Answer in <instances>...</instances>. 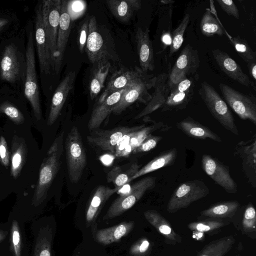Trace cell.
Masks as SVG:
<instances>
[{
    "label": "cell",
    "mask_w": 256,
    "mask_h": 256,
    "mask_svg": "<svg viewBox=\"0 0 256 256\" xmlns=\"http://www.w3.org/2000/svg\"><path fill=\"white\" fill-rule=\"evenodd\" d=\"M26 100L24 92L8 85L0 87V114L6 116L16 124H22L25 116L22 106Z\"/></svg>",
    "instance_id": "14"
},
{
    "label": "cell",
    "mask_w": 256,
    "mask_h": 256,
    "mask_svg": "<svg viewBox=\"0 0 256 256\" xmlns=\"http://www.w3.org/2000/svg\"><path fill=\"white\" fill-rule=\"evenodd\" d=\"M62 2V0H42L43 22L51 54L52 68L56 52Z\"/></svg>",
    "instance_id": "12"
},
{
    "label": "cell",
    "mask_w": 256,
    "mask_h": 256,
    "mask_svg": "<svg viewBox=\"0 0 256 256\" xmlns=\"http://www.w3.org/2000/svg\"><path fill=\"white\" fill-rule=\"evenodd\" d=\"M256 142L250 140L248 142H240L237 145L234 154H239L242 160L244 170L249 182L255 186L256 173Z\"/></svg>",
    "instance_id": "28"
},
{
    "label": "cell",
    "mask_w": 256,
    "mask_h": 256,
    "mask_svg": "<svg viewBox=\"0 0 256 256\" xmlns=\"http://www.w3.org/2000/svg\"><path fill=\"white\" fill-rule=\"evenodd\" d=\"M76 77L74 71H71L66 74L57 86L53 94L47 124L52 126L59 116L68 94L72 88Z\"/></svg>",
    "instance_id": "21"
},
{
    "label": "cell",
    "mask_w": 256,
    "mask_h": 256,
    "mask_svg": "<svg viewBox=\"0 0 256 256\" xmlns=\"http://www.w3.org/2000/svg\"><path fill=\"white\" fill-rule=\"evenodd\" d=\"M212 54L219 68L228 77L246 86H252V82L248 76L227 53L219 49H215L212 50Z\"/></svg>",
    "instance_id": "25"
},
{
    "label": "cell",
    "mask_w": 256,
    "mask_h": 256,
    "mask_svg": "<svg viewBox=\"0 0 256 256\" xmlns=\"http://www.w3.org/2000/svg\"><path fill=\"white\" fill-rule=\"evenodd\" d=\"M86 50L90 61L93 64L108 60L104 40L98 30L94 16L90 18Z\"/></svg>",
    "instance_id": "24"
},
{
    "label": "cell",
    "mask_w": 256,
    "mask_h": 256,
    "mask_svg": "<svg viewBox=\"0 0 256 256\" xmlns=\"http://www.w3.org/2000/svg\"><path fill=\"white\" fill-rule=\"evenodd\" d=\"M190 20V16L186 14L179 25L173 31L171 36V42L170 44V56H172L177 52L181 47L184 42V35Z\"/></svg>",
    "instance_id": "42"
},
{
    "label": "cell",
    "mask_w": 256,
    "mask_h": 256,
    "mask_svg": "<svg viewBox=\"0 0 256 256\" xmlns=\"http://www.w3.org/2000/svg\"><path fill=\"white\" fill-rule=\"evenodd\" d=\"M240 206L236 200L223 202L212 205L202 211L200 214L211 218H220L232 217Z\"/></svg>",
    "instance_id": "37"
},
{
    "label": "cell",
    "mask_w": 256,
    "mask_h": 256,
    "mask_svg": "<svg viewBox=\"0 0 256 256\" xmlns=\"http://www.w3.org/2000/svg\"><path fill=\"white\" fill-rule=\"evenodd\" d=\"M73 4H71V8L72 11L73 12H81L83 9V4L82 3V2L80 1H76V2H72Z\"/></svg>",
    "instance_id": "54"
},
{
    "label": "cell",
    "mask_w": 256,
    "mask_h": 256,
    "mask_svg": "<svg viewBox=\"0 0 256 256\" xmlns=\"http://www.w3.org/2000/svg\"><path fill=\"white\" fill-rule=\"evenodd\" d=\"M250 74L254 80H256V62L247 64Z\"/></svg>",
    "instance_id": "53"
},
{
    "label": "cell",
    "mask_w": 256,
    "mask_h": 256,
    "mask_svg": "<svg viewBox=\"0 0 256 256\" xmlns=\"http://www.w3.org/2000/svg\"><path fill=\"white\" fill-rule=\"evenodd\" d=\"M168 78L169 74L166 72H162L156 76L153 87L154 92L150 100L145 108L135 116L134 119H139L162 108L170 92Z\"/></svg>",
    "instance_id": "23"
},
{
    "label": "cell",
    "mask_w": 256,
    "mask_h": 256,
    "mask_svg": "<svg viewBox=\"0 0 256 256\" xmlns=\"http://www.w3.org/2000/svg\"><path fill=\"white\" fill-rule=\"evenodd\" d=\"M106 3L113 16L123 22H128L141 6L140 0H109Z\"/></svg>",
    "instance_id": "33"
},
{
    "label": "cell",
    "mask_w": 256,
    "mask_h": 256,
    "mask_svg": "<svg viewBox=\"0 0 256 256\" xmlns=\"http://www.w3.org/2000/svg\"><path fill=\"white\" fill-rule=\"evenodd\" d=\"M226 104L243 120L256 124V100L252 95L242 94L222 83L218 85Z\"/></svg>",
    "instance_id": "9"
},
{
    "label": "cell",
    "mask_w": 256,
    "mask_h": 256,
    "mask_svg": "<svg viewBox=\"0 0 256 256\" xmlns=\"http://www.w3.org/2000/svg\"><path fill=\"white\" fill-rule=\"evenodd\" d=\"M200 60L196 49L186 44L180 52L169 74L170 89L182 80L197 72Z\"/></svg>",
    "instance_id": "13"
},
{
    "label": "cell",
    "mask_w": 256,
    "mask_h": 256,
    "mask_svg": "<svg viewBox=\"0 0 256 256\" xmlns=\"http://www.w3.org/2000/svg\"><path fill=\"white\" fill-rule=\"evenodd\" d=\"M156 178L146 176L133 184L130 191L118 197L112 203L104 216L103 220H108L120 216L132 207L144 195L156 186Z\"/></svg>",
    "instance_id": "7"
},
{
    "label": "cell",
    "mask_w": 256,
    "mask_h": 256,
    "mask_svg": "<svg viewBox=\"0 0 256 256\" xmlns=\"http://www.w3.org/2000/svg\"><path fill=\"white\" fill-rule=\"evenodd\" d=\"M204 233L198 231H194L192 236L198 240H202L204 238Z\"/></svg>",
    "instance_id": "55"
},
{
    "label": "cell",
    "mask_w": 256,
    "mask_h": 256,
    "mask_svg": "<svg viewBox=\"0 0 256 256\" xmlns=\"http://www.w3.org/2000/svg\"><path fill=\"white\" fill-rule=\"evenodd\" d=\"M151 244L145 238H142L135 242L130 248L131 256H148L150 252Z\"/></svg>",
    "instance_id": "46"
},
{
    "label": "cell",
    "mask_w": 256,
    "mask_h": 256,
    "mask_svg": "<svg viewBox=\"0 0 256 256\" xmlns=\"http://www.w3.org/2000/svg\"><path fill=\"white\" fill-rule=\"evenodd\" d=\"M8 239L0 244V256H8Z\"/></svg>",
    "instance_id": "52"
},
{
    "label": "cell",
    "mask_w": 256,
    "mask_h": 256,
    "mask_svg": "<svg viewBox=\"0 0 256 256\" xmlns=\"http://www.w3.org/2000/svg\"><path fill=\"white\" fill-rule=\"evenodd\" d=\"M68 2L66 0H62V2L56 52L52 68L53 74L54 75L58 74L60 72L71 30L72 18L68 10Z\"/></svg>",
    "instance_id": "20"
},
{
    "label": "cell",
    "mask_w": 256,
    "mask_h": 256,
    "mask_svg": "<svg viewBox=\"0 0 256 256\" xmlns=\"http://www.w3.org/2000/svg\"><path fill=\"white\" fill-rule=\"evenodd\" d=\"M162 39L164 44L170 45L171 42V37H170V36L164 35Z\"/></svg>",
    "instance_id": "56"
},
{
    "label": "cell",
    "mask_w": 256,
    "mask_h": 256,
    "mask_svg": "<svg viewBox=\"0 0 256 256\" xmlns=\"http://www.w3.org/2000/svg\"><path fill=\"white\" fill-rule=\"evenodd\" d=\"M117 191L115 188L104 185L96 188L86 211V220L88 226L94 223L104 204Z\"/></svg>",
    "instance_id": "29"
},
{
    "label": "cell",
    "mask_w": 256,
    "mask_h": 256,
    "mask_svg": "<svg viewBox=\"0 0 256 256\" xmlns=\"http://www.w3.org/2000/svg\"><path fill=\"white\" fill-rule=\"evenodd\" d=\"M24 28L26 36V70L23 92L30 104L35 118L40 120L42 118V108L36 68L33 20L29 19Z\"/></svg>",
    "instance_id": "2"
},
{
    "label": "cell",
    "mask_w": 256,
    "mask_h": 256,
    "mask_svg": "<svg viewBox=\"0 0 256 256\" xmlns=\"http://www.w3.org/2000/svg\"><path fill=\"white\" fill-rule=\"evenodd\" d=\"M134 226L132 221L124 222L112 227L98 230L95 232L94 239L104 245L118 242L131 232Z\"/></svg>",
    "instance_id": "31"
},
{
    "label": "cell",
    "mask_w": 256,
    "mask_h": 256,
    "mask_svg": "<svg viewBox=\"0 0 256 256\" xmlns=\"http://www.w3.org/2000/svg\"><path fill=\"white\" fill-rule=\"evenodd\" d=\"M26 70V36L24 28L0 40V85H8L23 92Z\"/></svg>",
    "instance_id": "1"
},
{
    "label": "cell",
    "mask_w": 256,
    "mask_h": 256,
    "mask_svg": "<svg viewBox=\"0 0 256 256\" xmlns=\"http://www.w3.org/2000/svg\"><path fill=\"white\" fill-rule=\"evenodd\" d=\"M136 41L140 69L146 72L152 71L154 68V56L148 30L138 28L136 32Z\"/></svg>",
    "instance_id": "26"
},
{
    "label": "cell",
    "mask_w": 256,
    "mask_h": 256,
    "mask_svg": "<svg viewBox=\"0 0 256 256\" xmlns=\"http://www.w3.org/2000/svg\"><path fill=\"white\" fill-rule=\"evenodd\" d=\"M32 20L34 42L42 84L46 78L54 74L51 54L43 22L42 0L38 1L34 6Z\"/></svg>",
    "instance_id": "6"
},
{
    "label": "cell",
    "mask_w": 256,
    "mask_h": 256,
    "mask_svg": "<svg viewBox=\"0 0 256 256\" xmlns=\"http://www.w3.org/2000/svg\"><path fill=\"white\" fill-rule=\"evenodd\" d=\"M90 83V94L92 100L96 98L104 87V82L108 74L110 64L108 60L96 64Z\"/></svg>",
    "instance_id": "36"
},
{
    "label": "cell",
    "mask_w": 256,
    "mask_h": 256,
    "mask_svg": "<svg viewBox=\"0 0 256 256\" xmlns=\"http://www.w3.org/2000/svg\"><path fill=\"white\" fill-rule=\"evenodd\" d=\"M10 228L8 222L0 223V244L9 238Z\"/></svg>",
    "instance_id": "51"
},
{
    "label": "cell",
    "mask_w": 256,
    "mask_h": 256,
    "mask_svg": "<svg viewBox=\"0 0 256 256\" xmlns=\"http://www.w3.org/2000/svg\"><path fill=\"white\" fill-rule=\"evenodd\" d=\"M20 24L15 12L8 10H0V40L18 32Z\"/></svg>",
    "instance_id": "40"
},
{
    "label": "cell",
    "mask_w": 256,
    "mask_h": 256,
    "mask_svg": "<svg viewBox=\"0 0 256 256\" xmlns=\"http://www.w3.org/2000/svg\"><path fill=\"white\" fill-rule=\"evenodd\" d=\"M147 74L138 67H136L134 69L116 72L112 76L98 102L103 101L110 94L137 82Z\"/></svg>",
    "instance_id": "22"
},
{
    "label": "cell",
    "mask_w": 256,
    "mask_h": 256,
    "mask_svg": "<svg viewBox=\"0 0 256 256\" xmlns=\"http://www.w3.org/2000/svg\"><path fill=\"white\" fill-rule=\"evenodd\" d=\"M64 132L56 138L50 148L40 168L38 180L32 197L30 206L39 208L46 199L48 192L58 171L63 152Z\"/></svg>",
    "instance_id": "3"
},
{
    "label": "cell",
    "mask_w": 256,
    "mask_h": 256,
    "mask_svg": "<svg viewBox=\"0 0 256 256\" xmlns=\"http://www.w3.org/2000/svg\"><path fill=\"white\" fill-rule=\"evenodd\" d=\"M127 88L110 94L101 102H98L88 122V128L90 130H95L100 126L104 120L112 112L114 106L120 100Z\"/></svg>",
    "instance_id": "27"
},
{
    "label": "cell",
    "mask_w": 256,
    "mask_h": 256,
    "mask_svg": "<svg viewBox=\"0 0 256 256\" xmlns=\"http://www.w3.org/2000/svg\"><path fill=\"white\" fill-rule=\"evenodd\" d=\"M162 137L152 134L148 136L132 152L133 154L148 152L154 149L161 140Z\"/></svg>",
    "instance_id": "47"
},
{
    "label": "cell",
    "mask_w": 256,
    "mask_h": 256,
    "mask_svg": "<svg viewBox=\"0 0 256 256\" xmlns=\"http://www.w3.org/2000/svg\"><path fill=\"white\" fill-rule=\"evenodd\" d=\"M146 220L166 239L175 242H181V238L174 230L168 221L158 212L148 210L144 212Z\"/></svg>",
    "instance_id": "35"
},
{
    "label": "cell",
    "mask_w": 256,
    "mask_h": 256,
    "mask_svg": "<svg viewBox=\"0 0 256 256\" xmlns=\"http://www.w3.org/2000/svg\"><path fill=\"white\" fill-rule=\"evenodd\" d=\"M140 169V166L135 162L126 171H123L118 166L113 168L106 175L108 182H112L115 188L119 190L124 185L130 182V178L133 176Z\"/></svg>",
    "instance_id": "39"
},
{
    "label": "cell",
    "mask_w": 256,
    "mask_h": 256,
    "mask_svg": "<svg viewBox=\"0 0 256 256\" xmlns=\"http://www.w3.org/2000/svg\"><path fill=\"white\" fill-rule=\"evenodd\" d=\"M210 192L202 180H194L181 184L173 192L167 205V210L174 213L192 202L206 196Z\"/></svg>",
    "instance_id": "8"
},
{
    "label": "cell",
    "mask_w": 256,
    "mask_h": 256,
    "mask_svg": "<svg viewBox=\"0 0 256 256\" xmlns=\"http://www.w3.org/2000/svg\"><path fill=\"white\" fill-rule=\"evenodd\" d=\"M9 224L8 256H30L25 231L26 222L16 212L12 213L7 221Z\"/></svg>",
    "instance_id": "16"
},
{
    "label": "cell",
    "mask_w": 256,
    "mask_h": 256,
    "mask_svg": "<svg viewBox=\"0 0 256 256\" xmlns=\"http://www.w3.org/2000/svg\"><path fill=\"white\" fill-rule=\"evenodd\" d=\"M176 126L186 135L194 139L210 138L218 142L222 141L217 134L190 117H188L177 123Z\"/></svg>",
    "instance_id": "30"
},
{
    "label": "cell",
    "mask_w": 256,
    "mask_h": 256,
    "mask_svg": "<svg viewBox=\"0 0 256 256\" xmlns=\"http://www.w3.org/2000/svg\"><path fill=\"white\" fill-rule=\"evenodd\" d=\"M89 16H87L82 22L78 30V44L79 50L82 53L84 52L86 47L88 32Z\"/></svg>",
    "instance_id": "48"
},
{
    "label": "cell",
    "mask_w": 256,
    "mask_h": 256,
    "mask_svg": "<svg viewBox=\"0 0 256 256\" xmlns=\"http://www.w3.org/2000/svg\"><path fill=\"white\" fill-rule=\"evenodd\" d=\"M217 2L222 9L228 14L238 19L240 17L238 10L236 4L232 0H217Z\"/></svg>",
    "instance_id": "49"
},
{
    "label": "cell",
    "mask_w": 256,
    "mask_h": 256,
    "mask_svg": "<svg viewBox=\"0 0 256 256\" xmlns=\"http://www.w3.org/2000/svg\"><path fill=\"white\" fill-rule=\"evenodd\" d=\"M76 256H80L78 254L76 255Z\"/></svg>",
    "instance_id": "58"
},
{
    "label": "cell",
    "mask_w": 256,
    "mask_h": 256,
    "mask_svg": "<svg viewBox=\"0 0 256 256\" xmlns=\"http://www.w3.org/2000/svg\"><path fill=\"white\" fill-rule=\"evenodd\" d=\"M161 2L164 3V4H169V3L174 2V1H172V0H162Z\"/></svg>",
    "instance_id": "57"
},
{
    "label": "cell",
    "mask_w": 256,
    "mask_h": 256,
    "mask_svg": "<svg viewBox=\"0 0 256 256\" xmlns=\"http://www.w3.org/2000/svg\"><path fill=\"white\" fill-rule=\"evenodd\" d=\"M198 93L212 115L226 130L238 135L234 116L226 102L206 82L201 83Z\"/></svg>",
    "instance_id": "4"
},
{
    "label": "cell",
    "mask_w": 256,
    "mask_h": 256,
    "mask_svg": "<svg viewBox=\"0 0 256 256\" xmlns=\"http://www.w3.org/2000/svg\"><path fill=\"white\" fill-rule=\"evenodd\" d=\"M228 222L220 218L208 219L206 220L195 222L190 223L188 226L193 231L202 232H212L228 224Z\"/></svg>",
    "instance_id": "44"
},
{
    "label": "cell",
    "mask_w": 256,
    "mask_h": 256,
    "mask_svg": "<svg viewBox=\"0 0 256 256\" xmlns=\"http://www.w3.org/2000/svg\"><path fill=\"white\" fill-rule=\"evenodd\" d=\"M202 168L207 175L227 192H236L237 184L230 176L228 166L206 154L202 156Z\"/></svg>",
    "instance_id": "17"
},
{
    "label": "cell",
    "mask_w": 256,
    "mask_h": 256,
    "mask_svg": "<svg viewBox=\"0 0 256 256\" xmlns=\"http://www.w3.org/2000/svg\"><path fill=\"white\" fill-rule=\"evenodd\" d=\"M194 79L192 76L184 78L170 89L169 96L162 106V112L184 108L194 93Z\"/></svg>",
    "instance_id": "19"
},
{
    "label": "cell",
    "mask_w": 256,
    "mask_h": 256,
    "mask_svg": "<svg viewBox=\"0 0 256 256\" xmlns=\"http://www.w3.org/2000/svg\"><path fill=\"white\" fill-rule=\"evenodd\" d=\"M156 76L147 74L143 78L128 86L114 106L112 112L119 114L136 101L147 104L152 98L149 90L153 88Z\"/></svg>",
    "instance_id": "10"
},
{
    "label": "cell",
    "mask_w": 256,
    "mask_h": 256,
    "mask_svg": "<svg viewBox=\"0 0 256 256\" xmlns=\"http://www.w3.org/2000/svg\"><path fill=\"white\" fill-rule=\"evenodd\" d=\"M168 126L162 122H154L153 124L130 132L125 135L118 143L115 152L116 156H124L132 152L143 140L156 131H164Z\"/></svg>",
    "instance_id": "18"
},
{
    "label": "cell",
    "mask_w": 256,
    "mask_h": 256,
    "mask_svg": "<svg viewBox=\"0 0 256 256\" xmlns=\"http://www.w3.org/2000/svg\"><path fill=\"white\" fill-rule=\"evenodd\" d=\"M234 242L232 236L214 240L206 245L198 256H224L232 248Z\"/></svg>",
    "instance_id": "38"
},
{
    "label": "cell",
    "mask_w": 256,
    "mask_h": 256,
    "mask_svg": "<svg viewBox=\"0 0 256 256\" xmlns=\"http://www.w3.org/2000/svg\"><path fill=\"white\" fill-rule=\"evenodd\" d=\"M11 176L17 178L24 167L28 154L24 139L14 135L11 143Z\"/></svg>",
    "instance_id": "32"
},
{
    "label": "cell",
    "mask_w": 256,
    "mask_h": 256,
    "mask_svg": "<svg viewBox=\"0 0 256 256\" xmlns=\"http://www.w3.org/2000/svg\"><path fill=\"white\" fill-rule=\"evenodd\" d=\"M10 153L5 138L0 136V162L6 168L10 164Z\"/></svg>",
    "instance_id": "50"
},
{
    "label": "cell",
    "mask_w": 256,
    "mask_h": 256,
    "mask_svg": "<svg viewBox=\"0 0 256 256\" xmlns=\"http://www.w3.org/2000/svg\"><path fill=\"white\" fill-rule=\"evenodd\" d=\"M230 40L239 56L246 64L256 62V52L244 39L236 36L230 38Z\"/></svg>",
    "instance_id": "43"
},
{
    "label": "cell",
    "mask_w": 256,
    "mask_h": 256,
    "mask_svg": "<svg viewBox=\"0 0 256 256\" xmlns=\"http://www.w3.org/2000/svg\"><path fill=\"white\" fill-rule=\"evenodd\" d=\"M242 225L245 232L256 231V213L255 208L251 203H250L246 208L242 220Z\"/></svg>",
    "instance_id": "45"
},
{
    "label": "cell",
    "mask_w": 256,
    "mask_h": 256,
    "mask_svg": "<svg viewBox=\"0 0 256 256\" xmlns=\"http://www.w3.org/2000/svg\"><path fill=\"white\" fill-rule=\"evenodd\" d=\"M144 126H120L106 130L96 129L87 136V140L90 144L103 150L115 154L118 143L125 135Z\"/></svg>",
    "instance_id": "15"
},
{
    "label": "cell",
    "mask_w": 256,
    "mask_h": 256,
    "mask_svg": "<svg viewBox=\"0 0 256 256\" xmlns=\"http://www.w3.org/2000/svg\"><path fill=\"white\" fill-rule=\"evenodd\" d=\"M176 156L177 150L175 148L162 152L140 168L130 178V182L162 168L172 165L174 162Z\"/></svg>",
    "instance_id": "34"
},
{
    "label": "cell",
    "mask_w": 256,
    "mask_h": 256,
    "mask_svg": "<svg viewBox=\"0 0 256 256\" xmlns=\"http://www.w3.org/2000/svg\"><path fill=\"white\" fill-rule=\"evenodd\" d=\"M65 152L69 178L72 182L76 183L86 165V155L80 134L76 126L67 134Z\"/></svg>",
    "instance_id": "5"
},
{
    "label": "cell",
    "mask_w": 256,
    "mask_h": 256,
    "mask_svg": "<svg viewBox=\"0 0 256 256\" xmlns=\"http://www.w3.org/2000/svg\"><path fill=\"white\" fill-rule=\"evenodd\" d=\"M52 222L45 220H33L31 224L32 238L30 256H53L54 229Z\"/></svg>",
    "instance_id": "11"
},
{
    "label": "cell",
    "mask_w": 256,
    "mask_h": 256,
    "mask_svg": "<svg viewBox=\"0 0 256 256\" xmlns=\"http://www.w3.org/2000/svg\"><path fill=\"white\" fill-rule=\"evenodd\" d=\"M200 29L203 35L206 36H222L224 34L221 25L208 9L202 16Z\"/></svg>",
    "instance_id": "41"
}]
</instances>
